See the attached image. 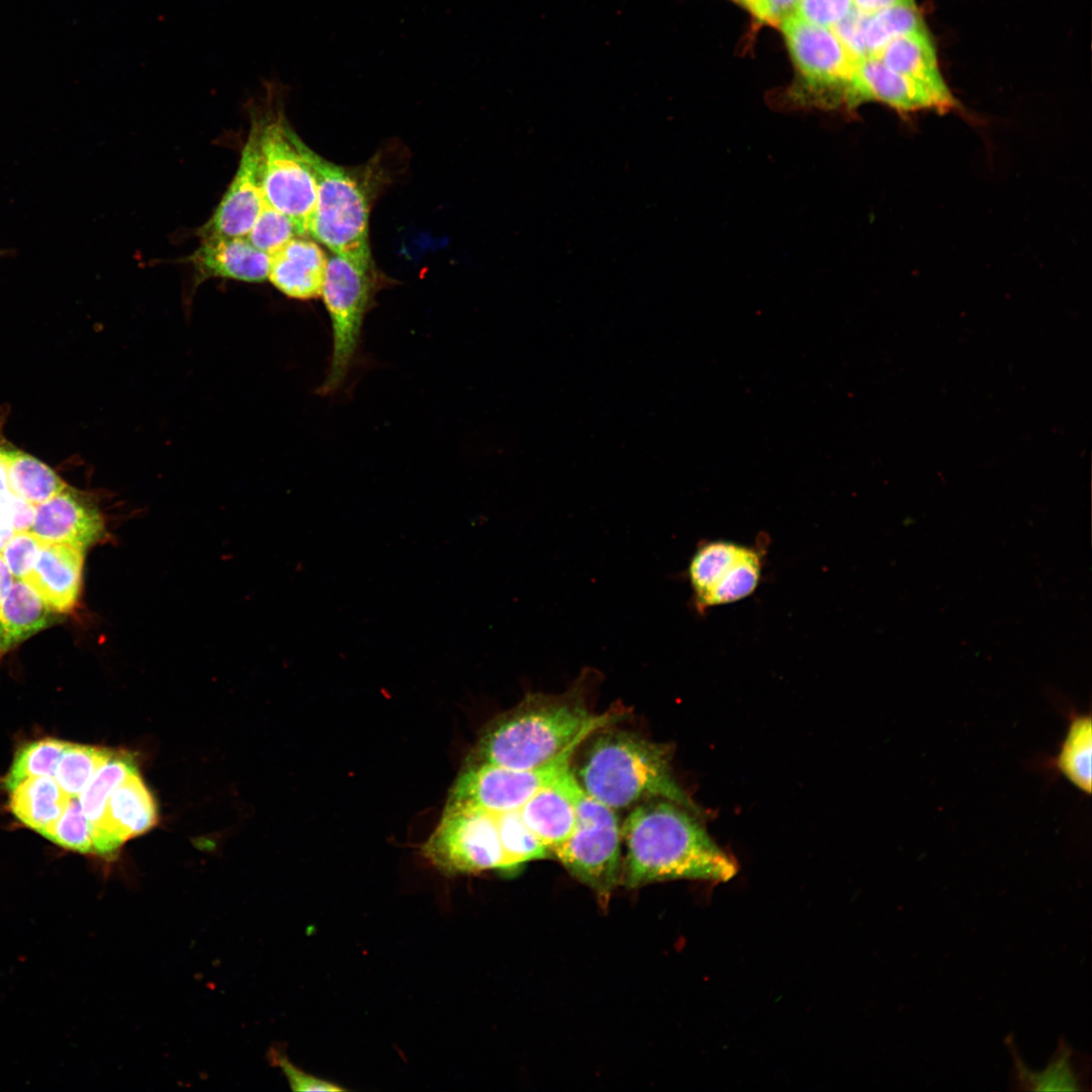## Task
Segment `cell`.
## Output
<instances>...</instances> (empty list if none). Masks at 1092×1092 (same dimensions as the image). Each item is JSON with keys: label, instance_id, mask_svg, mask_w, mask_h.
I'll list each match as a JSON object with an SVG mask.
<instances>
[{"label": "cell", "instance_id": "obj_7", "mask_svg": "<svg viewBox=\"0 0 1092 1092\" xmlns=\"http://www.w3.org/2000/svg\"><path fill=\"white\" fill-rule=\"evenodd\" d=\"M377 283L373 266L336 254L328 258L322 296L331 318L333 351L327 376L318 388L323 395L336 392L351 369Z\"/></svg>", "mask_w": 1092, "mask_h": 1092}, {"label": "cell", "instance_id": "obj_40", "mask_svg": "<svg viewBox=\"0 0 1092 1092\" xmlns=\"http://www.w3.org/2000/svg\"><path fill=\"white\" fill-rule=\"evenodd\" d=\"M9 253H10V251H9V250H1V249H0V258H2V257H5V256H8V255H9Z\"/></svg>", "mask_w": 1092, "mask_h": 1092}, {"label": "cell", "instance_id": "obj_12", "mask_svg": "<svg viewBox=\"0 0 1092 1092\" xmlns=\"http://www.w3.org/2000/svg\"><path fill=\"white\" fill-rule=\"evenodd\" d=\"M264 203L261 179L260 119H253L237 173L209 220L208 236L247 237Z\"/></svg>", "mask_w": 1092, "mask_h": 1092}, {"label": "cell", "instance_id": "obj_38", "mask_svg": "<svg viewBox=\"0 0 1092 1092\" xmlns=\"http://www.w3.org/2000/svg\"><path fill=\"white\" fill-rule=\"evenodd\" d=\"M9 505L0 506V552L15 533L9 518Z\"/></svg>", "mask_w": 1092, "mask_h": 1092}, {"label": "cell", "instance_id": "obj_18", "mask_svg": "<svg viewBox=\"0 0 1092 1092\" xmlns=\"http://www.w3.org/2000/svg\"><path fill=\"white\" fill-rule=\"evenodd\" d=\"M84 550L41 543L36 562L24 578L58 614L71 612L82 587Z\"/></svg>", "mask_w": 1092, "mask_h": 1092}, {"label": "cell", "instance_id": "obj_20", "mask_svg": "<svg viewBox=\"0 0 1092 1092\" xmlns=\"http://www.w3.org/2000/svg\"><path fill=\"white\" fill-rule=\"evenodd\" d=\"M203 277H222L246 282L268 278L271 256L254 247L246 237H202L189 258Z\"/></svg>", "mask_w": 1092, "mask_h": 1092}, {"label": "cell", "instance_id": "obj_25", "mask_svg": "<svg viewBox=\"0 0 1092 1092\" xmlns=\"http://www.w3.org/2000/svg\"><path fill=\"white\" fill-rule=\"evenodd\" d=\"M1091 717L1089 714H1074L1052 763L1071 784L1087 795L1091 793Z\"/></svg>", "mask_w": 1092, "mask_h": 1092}, {"label": "cell", "instance_id": "obj_6", "mask_svg": "<svg viewBox=\"0 0 1092 1092\" xmlns=\"http://www.w3.org/2000/svg\"><path fill=\"white\" fill-rule=\"evenodd\" d=\"M576 809L575 828L553 855L601 904L607 905L622 880V824L616 811L581 789Z\"/></svg>", "mask_w": 1092, "mask_h": 1092}, {"label": "cell", "instance_id": "obj_5", "mask_svg": "<svg viewBox=\"0 0 1092 1092\" xmlns=\"http://www.w3.org/2000/svg\"><path fill=\"white\" fill-rule=\"evenodd\" d=\"M270 109L260 119L261 179L266 203L290 217L301 235L308 224L316 201V181L298 147V135L275 107L279 88L268 83Z\"/></svg>", "mask_w": 1092, "mask_h": 1092}, {"label": "cell", "instance_id": "obj_2", "mask_svg": "<svg viewBox=\"0 0 1092 1092\" xmlns=\"http://www.w3.org/2000/svg\"><path fill=\"white\" fill-rule=\"evenodd\" d=\"M583 681L584 674L563 695L526 696L487 725L468 760L535 769L575 751L590 733L616 718L588 712L582 702Z\"/></svg>", "mask_w": 1092, "mask_h": 1092}, {"label": "cell", "instance_id": "obj_8", "mask_svg": "<svg viewBox=\"0 0 1092 1092\" xmlns=\"http://www.w3.org/2000/svg\"><path fill=\"white\" fill-rule=\"evenodd\" d=\"M800 84L796 98L807 105L844 107L856 59L832 28L791 15L782 23Z\"/></svg>", "mask_w": 1092, "mask_h": 1092}, {"label": "cell", "instance_id": "obj_24", "mask_svg": "<svg viewBox=\"0 0 1092 1092\" xmlns=\"http://www.w3.org/2000/svg\"><path fill=\"white\" fill-rule=\"evenodd\" d=\"M923 28L926 27L915 5H895L874 12L860 11L861 58L876 56L894 38Z\"/></svg>", "mask_w": 1092, "mask_h": 1092}, {"label": "cell", "instance_id": "obj_31", "mask_svg": "<svg viewBox=\"0 0 1092 1092\" xmlns=\"http://www.w3.org/2000/svg\"><path fill=\"white\" fill-rule=\"evenodd\" d=\"M303 236L294 221L265 202L247 239L258 250L272 256L295 237Z\"/></svg>", "mask_w": 1092, "mask_h": 1092}, {"label": "cell", "instance_id": "obj_39", "mask_svg": "<svg viewBox=\"0 0 1092 1092\" xmlns=\"http://www.w3.org/2000/svg\"><path fill=\"white\" fill-rule=\"evenodd\" d=\"M13 582V575L0 554V606Z\"/></svg>", "mask_w": 1092, "mask_h": 1092}, {"label": "cell", "instance_id": "obj_36", "mask_svg": "<svg viewBox=\"0 0 1092 1092\" xmlns=\"http://www.w3.org/2000/svg\"><path fill=\"white\" fill-rule=\"evenodd\" d=\"M35 512L36 505L14 493L9 505V518L14 531H30Z\"/></svg>", "mask_w": 1092, "mask_h": 1092}, {"label": "cell", "instance_id": "obj_10", "mask_svg": "<svg viewBox=\"0 0 1092 1092\" xmlns=\"http://www.w3.org/2000/svg\"><path fill=\"white\" fill-rule=\"evenodd\" d=\"M573 754L566 753L535 769L467 760L454 782L447 804L468 805L492 814L520 810L537 791L569 768Z\"/></svg>", "mask_w": 1092, "mask_h": 1092}, {"label": "cell", "instance_id": "obj_22", "mask_svg": "<svg viewBox=\"0 0 1092 1092\" xmlns=\"http://www.w3.org/2000/svg\"><path fill=\"white\" fill-rule=\"evenodd\" d=\"M49 607L24 579L16 578L0 606V657L57 620Z\"/></svg>", "mask_w": 1092, "mask_h": 1092}, {"label": "cell", "instance_id": "obj_27", "mask_svg": "<svg viewBox=\"0 0 1092 1092\" xmlns=\"http://www.w3.org/2000/svg\"><path fill=\"white\" fill-rule=\"evenodd\" d=\"M134 771L138 766L131 753L113 749L79 796L82 811L91 825L102 817L113 790Z\"/></svg>", "mask_w": 1092, "mask_h": 1092}, {"label": "cell", "instance_id": "obj_19", "mask_svg": "<svg viewBox=\"0 0 1092 1092\" xmlns=\"http://www.w3.org/2000/svg\"><path fill=\"white\" fill-rule=\"evenodd\" d=\"M328 257L306 236L295 237L271 256L268 279L283 294L300 300L322 296Z\"/></svg>", "mask_w": 1092, "mask_h": 1092}, {"label": "cell", "instance_id": "obj_32", "mask_svg": "<svg viewBox=\"0 0 1092 1092\" xmlns=\"http://www.w3.org/2000/svg\"><path fill=\"white\" fill-rule=\"evenodd\" d=\"M41 543L31 531L14 533L0 552L13 577L24 579L30 573Z\"/></svg>", "mask_w": 1092, "mask_h": 1092}, {"label": "cell", "instance_id": "obj_13", "mask_svg": "<svg viewBox=\"0 0 1092 1092\" xmlns=\"http://www.w3.org/2000/svg\"><path fill=\"white\" fill-rule=\"evenodd\" d=\"M152 794L139 775H129L109 796L102 817L91 825L93 854L113 857L129 838L150 830L157 822Z\"/></svg>", "mask_w": 1092, "mask_h": 1092}, {"label": "cell", "instance_id": "obj_26", "mask_svg": "<svg viewBox=\"0 0 1092 1092\" xmlns=\"http://www.w3.org/2000/svg\"><path fill=\"white\" fill-rule=\"evenodd\" d=\"M494 815L510 876L529 861L554 857L551 849L526 825L519 810Z\"/></svg>", "mask_w": 1092, "mask_h": 1092}, {"label": "cell", "instance_id": "obj_15", "mask_svg": "<svg viewBox=\"0 0 1092 1092\" xmlns=\"http://www.w3.org/2000/svg\"><path fill=\"white\" fill-rule=\"evenodd\" d=\"M875 101L899 112L939 110L935 99L920 85L895 72L878 57L856 61L846 95L845 109Z\"/></svg>", "mask_w": 1092, "mask_h": 1092}, {"label": "cell", "instance_id": "obj_1", "mask_svg": "<svg viewBox=\"0 0 1092 1092\" xmlns=\"http://www.w3.org/2000/svg\"><path fill=\"white\" fill-rule=\"evenodd\" d=\"M699 815L663 798L634 806L622 824L621 885L636 889L675 880H731L737 862L711 837Z\"/></svg>", "mask_w": 1092, "mask_h": 1092}, {"label": "cell", "instance_id": "obj_29", "mask_svg": "<svg viewBox=\"0 0 1092 1092\" xmlns=\"http://www.w3.org/2000/svg\"><path fill=\"white\" fill-rule=\"evenodd\" d=\"M67 741L44 737L25 743L15 752L9 770L3 779L7 792L26 779L53 777Z\"/></svg>", "mask_w": 1092, "mask_h": 1092}, {"label": "cell", "instance_id": "obj_28", "mask_svg": "<svg viewBox=\"0 0 1092 1092\" xmlns=\"http://www.w3.org/2000/svg\"><path fill=\"white\" fill-rule=\"evenodd\" d=\"M112 750L68 742L58 761L54 779L68 796L79 798Z\"/></svg>", "mask_w": 1092, "mask_h": 1092}, {"label": "cell", "instance_id": "obj_33", "mask_svg": "<svg viewBox=\"0 0 1092 1092\" xmlns=\"http://www.w3.org/2000/svg\"><path fill=\"white\" fill-rule=\"evenodd\" d=\"M268 1059L270 1063L279 1068L283 1075L286 1077L288 1084L293 1091H321V1092H343L346 1088L338 1085L337 1083L321 1079L311 1074L305 1073L300 1068L296 1067L289 1061L287 1056L276 1046H273L268 1052Z\"/></svg>", "mask_w": 1092, "mask_h": 1092}, {"label": "cell", "instance_id": "obj_21", "mask_svg": "<svg viewBox=\"0 0 1092 1092\" xmlns=\"http://www.w3.org/2000/svg\"><path fill=\"white\" fill-rule=\"evenodd\" d=\"M1013 1057L1011 1084L1014 1089L1028 1091H1090L1091 1061L1084 1053L1074 1051L1063 1038L1046 1067L1040 1072L1026 1068L1012 1042L1008 1043Z\"/></svg>", "mask_w": 1092, "mask_h": 1092}, {"label": "cell", "instance_id": "obj_17", "mask_svg": "<svg viewBox=\"0 0 1092 1092\" xmlns=\"http://www.w3.org/2000/svg\"><path fill=\"white\" fill-rule=\"evenodd\" d=\"M876 57L923 87L935 99L940 112L958 107L940 73L936 50L926 28L894 38Z\"/></svg>", "mask_w": 1092, "mask_h": 1092}, {"label": "cell", "instance_id": "obj_3", "mask_svg": "<svg viewBox=\"0 0 1092 1092\" xmlns=\"http://www.w3.org/2000/svg\"><path fill=\"white\" fill-rule=\"evenodd\" d=\"M598 731L579 744L570 761L587 796L616 812L663 798L701 814L672 772L668 745L629 731Z\"/></svg>", "mask_w": 1092, "mask_h": 1092}, {"label": "cell", "instance_id": "obj_14", "mask_svg": "<svg viewBox=\"0 0 1092 1092\" xmlns=\"http://www.w3.org/2000/svg\"><path fill=\"white\" fill-rule=\"evenodd\" d=\"M42 543L61 544L86 550L103 541V516L88 495L67 485L52 498L36 505L30 530Z\"/></svg>", "mask_w": 1092, "mask_h": 1092}, {"label": "cell", "instance_id": "obj_23", "mask_svg": "<svg viewBox=\"0 0 1092 1092\" xmlns=\"http://www.w3.org/2000/svg\"><path fill=\"white\" fill-rule=\"evenodd\" d=\"M8 794L13 816L40 835L57 821L71 798L53 777L26 779Z\"/></svg>", "mask_w": 1092, "mask_h": 1092}, {"label": "cell", "instance_id": "obj_30", "mask_svg": "<svg viewBox=\"0 0 1092 1092\" xmlns=\"http://www.w3.org/2000/svg\"><path fill=\"white\" fill-rule=\"evenodd\" d=\"M41 835L64 849L93 854L91 823L79 798L71 797L61 816Z\"/></svg>", "mask_w": 1092, "mask_h": 1092}, {"label": "cell", "instance_id": "obj_35", "mask_svg": "<svg viewBox=\"0 0 1092 1092\" xmlns=\"http://www.w3.org/2000/svg\"><path fill=\"white\" fill-rule=\"evenodd\" d=\"M799 0H758L756 18L768 24L781 23L796 12Z\"/></svg>", "mask_w": 1092, "mask_h": 1092}, {"label": "cell", "instance_id": "obj_34", "mask_svg": "<svg viewBox=\"0 0 1092 1092\" xmlns=\"http://www.w3.org/2000/svg\"><path fill=\"white\" fill-rule=\"evenodd\" d=\"M853 7L852 0H799L795 15L813 24L832 28Z\"/></svg>", "mask_w": 1092, "mask_h": 1092}, {"label": "cell", "instance_id": "obj_37", "mask_svg": "<svg viewBox=\"0 0 1092 1092\" xmlns=\"http://www.w3.org/2000/svg\"><path fill=\"white\" fill-rule=\"evenodd\" d=\"M855 8L862 12H874L895 5H915L914 0H852Z\"/></svg>", "mask_w": 1092, "mask_h": 1092}, {"label": "cell", "instance_id": "obj_4", "mask_svg": "<svg viewBox=\"0 0 1092 1092\" xmlns=\"http://www.w3.org/2000/svg\"><path fill=\"white\" fill-rule=\"evenodd\" d=\"M298 147L316 181V201L307 235L333 254L373 266L369 246V193L355 171L334 164L299 138Z\"/></svg>", "mask_w": 1092, "mask_h": 1092}, {"label": "cell", "instance_id": "obj_11", "mask_svg": "<svg viewBox=\"0 0 1092 1092\" xmlns=\"http://www.w3.org/2000/svg\"><path fill=\"white\" fill-rule=\"evenodd\" d=\"M761 560L759 549L739 543L716 540L701 544L688 568L696 610L704 613L750 596L760 581Z\"/></svg>", "mask_w": 1092, "mask_h": 1092}, {"label": "cell", "instance_id": "obj_9", "mask_svg": "<svg viewBox=\"0 0 1092 1092\" xmlns=\"http://www.w3.org/2000/svg\"><path fill=\"white\" fill-rule=\"evenodd\" d=\"M421 851L445 876L488 871L510 876L495 815L476 807L446 804Z\"/></svg>", "mask_w": 1092, "mask_h": 1092}, {"label": "cell", "instance_id": "obj_16", "mask_svg": "<svg viewBox=\"0 0 1092 1092\" xmlns=\"http://www.w3.org/2000/svg\"><path fill=\"white\" fill-rule=\"evenodd\" d=\"M579 791L569 766L537 791L519 810L526 825L552 852L575 828Z\"/></svg>", "mask_w": 1092, "mask_h": 1092}]
</instances>
